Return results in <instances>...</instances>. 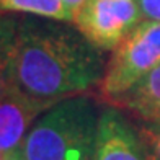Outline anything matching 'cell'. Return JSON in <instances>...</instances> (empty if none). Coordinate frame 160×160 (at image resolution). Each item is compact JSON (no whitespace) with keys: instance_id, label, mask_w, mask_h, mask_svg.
Segmentation results:
<instances>
[{"instance_id":"cell-1","label":"cell","mask_w":160,"mask_h":160,"mask_svg":"<svg viewBox=\"0 0 160 160\" xmlns=\"http://www.w3.org/2000/svg\"><path fill=\"white\" fill-rule=\"evenodd\" d=\"M101 52L65 21L20 20L10 82L42 100L82 95L103 78Z\"/></svg>"},{"instance_id":"cell-2","label":"cell","mask_w":160,"mask_h":160,"mask_svg":"<svg viewBox=\"0 0 160 160\" xmlns=\"http://www.w3.org/2000/svg\"><path fill=\"white\" fill-rule=\"evenodd\" d=\"M100 114L88 97L61 100L34 122L21 144L25 160H95Z\"/></svg>"},{"instance_id":"cell-3","label":"cell","mask_w":160,"mask_h":160,"mask_svg":"<svg viewBox=\"0 0 160 160\" xmlns=\"http://www.w3.org/2000/svg\"><path fill=\"white\" fill-rule=\"evenodd\" d=\"M160 64V21L144 20L113 51L100 93L114 105L126 92Z\"/></svg>"},{"instance_id":"cell-4","label":"cell","mask_w":160,"mask_h":160,"mask_svg":"<svg viewBox=\"0 0 160 160\" xmlns=\"http://www.w3.org/2000/svg\"><path fill=\"white\" fill-rule=\"evenodd\" d=\"M141 18L136 0H87L75 13L74 26L100 51H114Z\"/></svg>"},{"instance_id":"cell-5","label":"cell","mask_w":160,"mask_h":160,"mask_svg":"<svg viewBox=\"0 0 160 160\" xmlns=\"http://www.w3.org/2000/svg\"><path fill=\"white\" fill-rule=\"evenodd\" d=\"M59 101L33 97L10 82L0 95V157L18 150L26 134Z\"/></svg>"},{"instance_id":"cell-6","label":"cell","mask_w":160,"mask_h":160,"mask_svg":"<svg viewBox=\"0 0 160 160\" xmlns=\"http://www.w3.org/2000/svg\"><path fill=\"white\" fill-rule=\"evenodd\" d=\"M95 160H147L137 131L113 106L100 113Z\"/></svg>"},{"instance_id":"cell-7","label":"cell","mask_w":160,"mask_h":160,"mask_svg":"<svg viewBox=\"0 0 160 160\" xmlns=\"http://www.w3.org/2000/svg\"><path fill=\"white\" fill-rule=\"evenodd\" d=\"M116 106H122L141 121L160 122V64L126 92Z\"/></svg>"},{"instance_id":"cell-8","label":"cell","mask_w":160,"mask_h":160,"mask_svg":"<svg viewBox=\"0 0 160 160\" xmlns=\"http://www.w3.org/2000/svg\"><path fill=\"white\" fill-rule=\"evenodd\" d=\"M7 13H25L65 23H74L75 17L64 0H0V15Z\"/></svg>"},{"instance_id":"cell-9","label":"cell","mask_w":160,"mask_h":160,"mask_svg":"<svg viewBox=\"0 0 160 160\" xmlns=\"http://www.w3.org/2000/svg\"><path fill=\"white\" fill-rule=\"evenodd\" d=\"M20 20L0 15V95L12 80V61Z\"/></svg>"},{"instance_id":"cell-10","label":"cell","mask_w":160,"mask_h":160,"mask_svg":"<svg viewBox=\"0 0 160 160\" xmlns=\"http://www.w3.org/2000/svg\"><path fill=\"white\" fill-rule=\"evenodd\" d=\"M137 134L147 160H160V122L142 121Z\"/></svg>"},{"instance_id":"cell-11","label":"cell","mask_w":160,"mask_h":160,"mask_svg":"<svg viewBox=\"0 0 160 160\" xmlns=\"http://www.w3.org/2000/svg\"><path fill=\"white\" fill-rule=\"evenodd\" d=\"M136 2L142 18L160 21V0H136Z\"/></svg>"},{"instance_id":"cell-12","label":"cell","mask_w":160,"mask_h":160,"mask_svg":"<svg viewBox=\"0 0 160 160\" xmlns=\"http://www.w3.org/2000/svg\"><path fill=\"white\" fill-rule=\"evenodd\" d=\"M64 2L67 3V7H69L72 12H74V15H75V13L82 8V5L87 2V0H64Z\"/></svg>"},{"instance_id":"cell-13","label":"cell","mask_w":160,"mask_h":160,"mask_svg":"<svg viewBox=\"0 0 160 160\" xmlns=\"http://www.w3.org/2000/svg\"><path fill=\"white\" fill-rule=\"evenodd\" d=\"M0 160H25V158H23V155H21V150L18 149V150H13V152H10V154L0 157Z\"/></svg>"}]
</instances>
